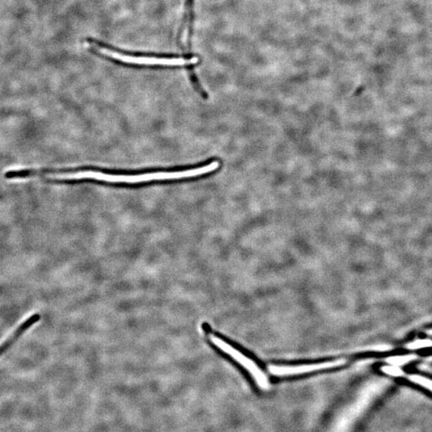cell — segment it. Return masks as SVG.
<instances>
[{
  "label": "cell",
  "instance_id": "obj_1",
  "mask_svg": "<svg viewBox=\"0 0 432 432\" xmlns=\"http://www.w3.org/2000/svg\"><path fill=\"white\" fill-rule=\"evenodd\" d=\"M220 162L214 161L209 164L200 166V168L177 171H158L145 173L140 175H112L106 174L97 171L86 169H72L66 178H45L44 183L48 184H61L72 182L94 180L113 183H140L159 181H174L181 178H193L200 176L214 171L220 168Z\"/></svg>",
  "mask_w": 432,
  "mask_h": 432
},
{
  "label": "cell",
  "instance_id": "obj_2",
  "mask_svg": "<svg viewBox=\"0 0 432 432\" xmlns=\"http://www.w3.org/2000/svg\"><path fill=\"white\" fill-rule=\"evenodd\" d=\"M89 51L114 63L128 66H191L199 62V58L192 54L174 55L152 53H138L113 47L112 45L93 38L86 39Z\"/></svg>",
  "mask_w": 432,
  "mask_h": 432
},
{
  "label": "cell",
  "instance_id": "obj_3",
  "mask_svg": "<svg viewBox=\"0 0 432 432\" xmlns=\"http://www.w3.org/2000/svg\"><path fill=\"white\" fill-rule=\"evenodd\" d=\"M203 328L207 338L209 339V341L216 348L220 349L222 353L232 357L235 361L238 362L241 366H243L245 369L249 371L253 378L255 379L259 387L263 389H268L269 388V382L266 374L262 372L254 361L242 353L239 350L235 348L233 345L224 341L221 337L217 336L209 327L204 326Z\"/></svg>",
  "mask_w": 432,
  "mask_h": 432
},
{
  "label": "cell",
  "instance_id": "obj_4",
  "mask_svg": "<svg viewBox=\"0 0 432 432\" xmlns=\"http://www.w3.org/2000/svg\"><path fill=\"white\" fill-rule=\"evenodd\" d=\"M195 20V0H185L183 22L178 32V43L183 51H190L192 48Z\"/></svg>",
  "mask_w": 432,
  "mask_h": 432
},
{
  "label": "cell",
  "instance_id": "obj_5",
  "mask_svg": "<svg viewBox=\"0 0 432 432\" xmlns=\"http://www.w3.org/2000/svg\"><path fill=\"white\" fill-rule=\"evenodd\" d=\"M344 360L336 361L320 362V364L295 366V367H278L270 366L269 371L275 376H292V374H299L309 373L315 371L327 369V368L336 367L345 364Z\"/></svg>",
  "mask_w": 432,
  "mask_h": 432
},
{
  "label": "cell",
  "instance_id": "obj_6",
  "mask_svg": "<svg viewBox=\"0 0 432 432\" xmlns=\"http://www.w3.org/2000/svg\"><path fill=\"white\" fill-rule=\"evenodd\" d=\"M41 320V315L39 313H34L31 316H29L27 320L22 322V324L16 328L15 331L11 334V335L6 339L4 342L0 344V357L7 353V351L13 347L20 338L24 335L30 328Z\"/></svg>",
  "mask_w": 432,
  "mask_h": 432
},
{
  "label": "cell",
  "instance_id": "obj_7",
  "mask_svg": "<svg viewBox=\"0 0 432 432\" xmlns=\"http://www.w3.org/2000/svg\"><path fill=\"white\" fill-rule=\"evenodd\" d=\"M412 359L413 356L412 355H396L390 357L387 361L391 365L400 367L407 364V362H410Z\"/></svg>",
  "mask_w": 432,
  "mask_h": 432
},
{
  "label": "cell",
  "instance_id": "obj_8",
  "mask_svg": "<svg viewBox=\"0 0 432 432\" xmlns=\"http://www.w3.org/2000/svg\"><path fill=\"white\" fill-rule=\"evenodd\" d=\"M412 382L422 386L426 389L432 391V380L424 377L419 376V374H412L409 377Z\"/></svg>",
  "mask_w": 432,
  "mask_h": 432
},
{
  "label": "cell",
  "instance_id": "obj_9",
  "mask_svg": "<svg viewBox=\"0 0 432 432\" xmlns=\"http://www.w3.org/2000/svg\"><path fill=\"white\" fill-rule=\"evenodd\" d=\"M431 347H432V341L428 339H418V341L407 344V348L411 350H419Z\"/></svg>",
  "mask_w": 432,
  "mask_h": 432
},
{
  "label": "cell",
  "instance_id": "obj_10",
  "mask_svg": "<svg viewBox=\"0 0 432 432\" xmlns=\"http://www.w3.org/2000/svg\"><path fill=\"white\" fill-rule=\"evenodd\" d=\"M381 371L389 374V376L395 377H402L403 374V372L401 368L395 365L384 366L381 367Z\"/></svg>",
  "mask_w": 432,
  "mask_h": 432
},
{
  "label": "cell",
  "instance_id": "obj_11",
  "mask_svg": "<svg viewBox=\"0 0 432 432\" xmlns=\"http://www.w3.org/2000/svg\"><path fill=\"white\" fill-rule=\"evenodd\" d=\"M431 335H432V331L431 332Z\"/></svg>",
  "mask_w": 432,
  "mask_h": 432
}]
</instances>
